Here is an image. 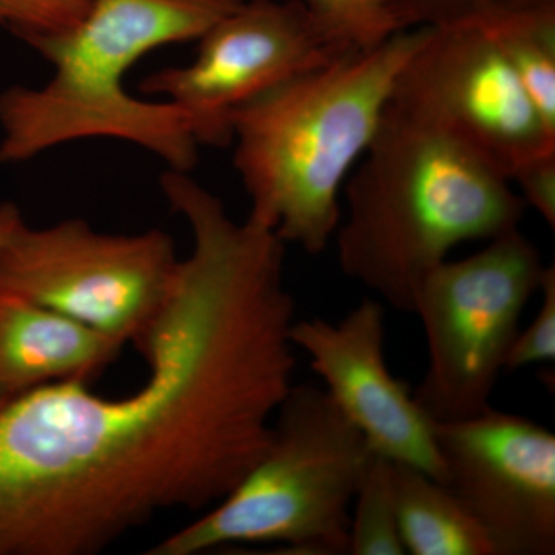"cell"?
I'll use <instances>...</instances> for the list:
<instances>
[{"instance_id":"44dd1931","label":"cell","mask_w":555,"mask_h":555,"mask_svg":"<svg viewBox=\"0 0 555 555\" xmlns=\"http://www.w3.org/2000/svg\"><path fill=\"white\" fill-rule=\"evenodd\" d=\"M24 222L20 207L11 201L0 203V244Z\"/></svg>"},{"instance_id":"6da1fadb","label":"cell","mask_w":555,"mask_h":555,"mask_svg":"<svg viewBox=\"0 0 555 555\" xmlns=\"http://www.w3.org/2000/svg\"><path fill=\"white\" fill-rule=\"evenodd\" d=\"M193 248L141 356L144 385L40 387L0 408V555H96L217 505L268 448L294 386L286 244L206 189L178 201Z\"/></svg>"},{"instance_id":"5b68a950","label":"cell","mask_w":555,"mask_h":555,"mask_svg":"<svg viewBox=\"0 0 555 555\" xmlns=\"http://www.w3.org/2000/svg\"><path fill=\"white\" fill-rule=\"evenodd\" d=\"M374 452L324 387L292 386L261 459L221 502L145 551L196 555L241 543L347 554L350 513Z\"/></svg>"},{"instance_id":"9a60e30c","label":"cell","mask_w":555,"mask_h":555,"mask_svg":"<svg viewBox=\"0 0 555 555\" xmlns=\"http://www.w3.org/2000/svg\"><path fill=\"white\" fill-rule=\"evenodd\" d=\"M350 555H404L398 528L396 463L372 454L350 513Z\"/></svg>"},{"instance_id":"30bf717a","label":"cell","mask_w":555,"mask_h":555,"mask_svg":"<svg viewBox=\"0 0 555 555\" xmlns=\"http://www.w3.org/2000/svg\"><path fill=\"white\" fill-rule=\"evenodd\" d=\"M444 486L476 518L496 555L555 554V436L489 408L434 422Z\"/></svg>"},{"instance_id":"ffe728a7","label":"cell","mask_w":555,"mask_h":555,"mask_svg":"<svg viewBox=\"0 0 555 555\" xmlns=\"http://www.w3.org/2000/svg\"><path fill=\"white\" fill-rule=\"evenodd\" d=\"M526 207L534 208L555 229V149L526 160L509 178Z\"/></svg>"},{"instance_id":"5bb4252c","label":"cell","mask_w":555,"mask_h":555,"mask_svg":"<svg viewBox=\"0 0 555 555\" xmlns=\"http://www.w3.org/2000/svg\"><path fill=\"white\" fill-rule=\"evenodd\" d=\"M476 24L509 62L526 93L555 129V3L499 11Z\"/></svg>"},{"instance_id":"ac0fdd59","label":"cell","mask_w":555,"mask_h":555,"mask_svg":"<svg viewBox=\"0 0 555 555\" xmlns=\"http://www.w3.org/2000/svg\"><path fill=\"white\" fill-rule=\"evenodd\" d=\"M555 0H392L393 22L398 30L441 27L499 13V11L551 5Z\"/></svg>"},{"instance_id":"3957f363","label":"cell","mask_w":555,"mask_h":555,"mask_svg":"<svg viewBox=\"0 0 555 555\" xmlns=\"http://www.w3.org/2000/svg\"><path fill=\"white\" fill-rule=\"evenodd\" d=\"M425 28L347 50L248 102L232 118L233 166L248 219L309 255L326 250L341 221L347 178L377 133L404 62Z\"/></svg>"},{"instance_id":"7a4b0ae2","label":"cell","mask_w":555,"mask_h":555,"mask_svg":"<svg viewBox=\"0 0 555 555\" xmlns=\"http://www.w3.org/2000/svg\"><path fill=\"white\" fill-rule=\"evenodd\" d=\"M343 196L334 236L339 268L408 313L422 281L451 250L518 229L526 210L483 156L389 102Z\"/></svg>"},{"instance_id":"ba28073f","label":"cell","mask_w":555,"mask_h":555,"mask_svg":"<svg viewBox=\"0 0 555 555\" xmlns=\"http://www.w3.org/2000/svg\"><path fill=\"white\" fill-rule=\"evenodd\" d=\"M345 51L301 0H240L201 36L195 60L139 87L181 109L199 147H224L240 108Z\"/></svg>"},{"instance_id":"7c38bea8","label":"cell","mask_w":555,"mask_h":555,"mask_svg":"<svg viewBox=\"0 0 555 555\" xmlns=\"http://www.w3.org/2000/svg\"><path fill=\"white\" fill-rule=\"evenodd\" d=\"M122 343L0 288V408L40 387L93 383Z\"/></svg>"},{"instance_id":"d6986e66","label":"cell","mask_w":555,"mask_h":555,"mask_svg":"<svg viewBox=\"0 0 555 555\" xmlns=\"http://www.w3.org/2000/svg\"><path fill=\"white\" fill-rule=\"evenodd\" d=\"M542 306L534 320L525 331H520L507 352L505 371L532 366V364H554L555 361V268L547 266L543 278Z\"/></svg>"},{"instance_id":"8992f818","label":"cell","mask_w":555,"mask_h":555,"mask_svg":"<svg viewBox=\"0 0 555 555\" xmlns=\"http://www.w3.org/2000/svg\"><path fill=\"white\" fill-rule=\"evenodd\" d=\"M546 268L539 247L514 229L427 273L414 313L425 331L429 364L412 390L433 422H456L492 408L521 315Z\"/></svg>"},{"instance_id":"e0dca14e","label":"cell","mask_w":555,"mask_h":555,"mask_svg":"<svg viewBox=\"0 0 555 555\" xmlns=\"http://www.w3.org/2000/svg\"><path fill=\"white\" fill-rule=\"evenodd\" d=\"M90 0H0V27L27 46L75 27Z\"/></svg>"},{"instance_id":"2e32d148","label":"cell","mask_w":555,"mask_h":555,"mask_svg":"<svg viewBox=\"0 0 555 555\" xmlns=\"http://www.w3.org/2000/svg\"><path fill=\"white\" fill-rule=\"evenodd\" d=\"M301 2L323 25L324 30L347 50L372 49L400 31L390 11L392 0H301Z\"/></svg>"},{"instance_id":"277c9868","label":"cell","mask_w":555,"mask_h":555,"mask_svg":"<svg viewBox=\"0 0 555 555\" xmlns=\"http://www.w3.org/2000/svg\"><path fill=\"white\" fill-rule=\"evenodd\" d=\"M240 0H90L75 27L31 49L53 75L40 87L0 93V164H21L86 139H118L190 173L199 144L170 102L144 101L124 86L152 51L198 40Z\"/></svg>"},{"instance_id":"8fae6325","label":"cell","mask_w":555,"mask_h":555,"mask_svg":"<svg viewBox=\"0 0 555 555\" xmlns=\"http://www.w3.org/2000/svg\"><path fill=\"white\" fill-rule=\"evenodd\" d=\"M291 339L309 357L327 396L374 454L444 483L434 422L411 386L387 367L385 305L379 299H361L338 323L295 320Z\"/></svg>"},{"instance_id":"52a82bcc","label":"cell","mask_w":555,"mask_h":555,"mask_svg":"<svg viewBox=\"0 0 555 555\" xmlns=\"http://www.w3.org/2000/svg\"><path fill=\"white\" fill-rule=\"evenodd\" d=\"M173 236L98 232L80 218L20 228L0 244V288L145 349L177 291Z\"/></svg>"},{"instance_id":"4fadbf2b","label":"cell","mask_w":555,"mask_h":555,"mask_svg":"<svg viewBox=\"0 0 555 555\" xmlns=\"http://www.w3.org/2000/svg\"><path fill=\"white\" fill-rule=\"evenodd\" d=\"M396 499L406 554L496 555L476 518L436 478L396 463Z\"/></svg>"},{"instance_id":"9c48e42d","label":"cell","mask_w":555,"mask_h":555,"mask_svg":"<svg viewBox=\"0 0 555 555\" xmlns=\"http://www.w3.org/2000/svg\"><path fill=\"white\" fill-rule=\"evenodd\" d=\"M389 104L459 139L507 179L555 149V129L502 51L470 22L425 27Z\"/></svg>"}]
</instances>
